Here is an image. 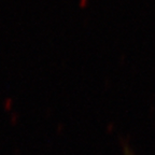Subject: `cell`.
Returning <instances> with one entry per match:
<instances>
[{"label":"cell","instance_id":"cell-1","mask_svg":"<svg viewBox=\"0 0 155 155\" xmlns=\"http://www.w3.org/2000/svg\"><path fill=\"white\" fill-rule=\"evenodd\" d=\"M87 2V0H80V3L81 5H84V3Z\"/></svg>","mask_w":155,"mask_h":155}]
</instances>
